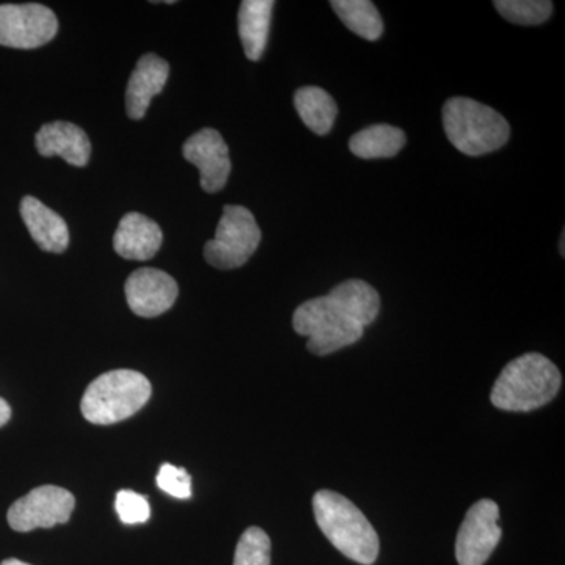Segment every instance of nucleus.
I'll list each match as a JSON object with an SVG mask.
<instances>
[{
    "instance_id": "obj_1",
    "label": "nucleus",
    "mask_w": 565,
    "mask_h": 565,
    "mask_svg": "<svg viewBox=\"0 0 565 565\" xmlns=\"http://www.w3.org/2000/svg\"><path fill=\"white\" fill-rule=\"evenodd\" d=\"M381 311V297L363 280H348L297 308L292 327L308 338V351L323 356L362 340Z\"/></svg>"
},
{
    "instance_id": "obj_2",
    "label": "nucleus",
    "mask_w": 565,
    "mask_h": 565,
    "mask_svg": "<svg viewBox=\"0 0 565 565\" xmlns=\"http://www.w3.org/2000/svg\"><path fill=\"white\" fill-rule=\"evenodd\" d=\"M563 377L552 360L526 353L512 360L494 382L490 401L505 412H531L552 403Z\"/></svg>"
},
{
    "instance_id": "obj_3",
    "label": "nucleus",
    "mask_w": 565,
    "mask_h": 565,
    "mask_svg": "<svg viewBox=\"0 0 565 565\" xmlns=\"http://www.w3.org/2000/svg\"><path fill=\"white\" fill-rule=\"evenodd\" d=\"M313 511L318 526L338 552L359 564L375 563L381 550L379 535L351 500L332 490H321L315 494Z\"/></svg>"
},
{
    "instance_id": "obj_4",
    "label": "nucleus",
    "mask_w": 565,
    "mask_h": 565,
    "mask_svg": "<svg viewBox=\"0 0 565 565\" xmlns=\"http://www.w3.org/2000/svg\"><path fill=\"white\" fill-rule=\"evenodd\" d=\"M444 128L455 148L471 158L500 150L511 137V126L503 115L462 96L446 102Z\"/></svg>"
},
{
    "instance_id": "obj_5",
    "label": "nucleus",
    "mask_w": 565,
    "mask_h": 565,
    "mask_svg": "<svg viewBox=\"0 0 565 565\" xmlns=\"http://www.w3.org/2000/svg\"><path fill=\"white\" fill-rule=\"evenodd\" d=\"M151 397V384L132 370H115L99 375L82 397L81 411L93 424L120 423L136 415Z\"/></svg>"
},
{
    "instance_id": "obj_6",
    "label": "nucleus",
    "mask_w": 565,
    "mask_h": 565,
    "mask_svg": "<svg viewBox=\"0 0 565 565\" xmlns=\"http://www.w3.org/2000/svg\"><path fill=\"white\" fill-rule=\"evenodd\" d=\"M262 243V230L255 215L244 206L223 207L214 239L204 245V259L222 270L243 267Z\"/></svg>"
},
{
    "instance_id": "obj_7",
    "label": "nucleus",
    "mask_w": 565,
    "mask_h": 565,
    "mask_svg": "<svg viewBox=\"0 0 565 565\" xmlns=\"http://www.w3.org/2000/svg\"><path fill=\"white\" fill-rule=\"evenodd\" d=\"M58 21L54 11L40 3L0 6V46L36 50L55 39Z\"/></svg>"
},
{
    "instance_id": "obj_8",
    "label": "nucleus",
    "mask_w": 565,
    "mask_h": 565,
    "mask_svg": "<svg viewBox=\"0 0 565 565\" xmlns=\"http://www.w3.org/2000/svg\"><path fill=\"white\" fill-rule=\"evenodd\" d=\"M73 493L57 486H41L11 505L9 525L18 533H29L36 527H52L66 523L73 514Z\"/></svg>"
},
{
    "instance_id": "obj_9",
    "label": "nucleus",
    "mask_w": 565,
    "mask_h": 565,
    "mask_svg": "<svg viewBox=\"0 0 565 565\" xmlns=\"http://www.w3.org/2000/svg\"><path fill=\"white\" fill-rule=\"evenodd\" d=\"M500 508L492 500H481L468 509L456 541L459 565H484L500 544Z\"/></svg>"
},
{
    "instance_id": "obj_10",
    "label": "nucleus",
    "mask_w": 565,
    "mask_h": 565,
    "mask_svg": "<svg viewBox=\"0 0 565 565\" xmlns=\"http://www.w3.org/2000/svg\"><path fill=\"white\" fill-rule=\"evenodd\" d=\"M185 161L200 170L203 191L215 193L225 188L232 173L228 145L215 129H202L185 140L182 147Z\"/></svg>"
},
{
    "instance_id": "obj_11",
    "label": "nucleus",
    "mask_w": 565,
    "mask_h": 565,
    "mask_svg": "<svg viewBox=\"0 0 565 565\" xmlns=\"http://www.w3.org/2000/svg\"><path fill=\"white\" fill-rule=\"evenodd\" d=\"M125 291L134 313L140 318H156L173 307L180 289L172 275L145 267L129 275Z\"/></svg>"
},
{
    "instance_id": "obj_12",
    "label": "nucleus",
    "mask_w": 565,
    "mask_h": 565,
    "mask_svg": "<svg viewBox=\"0 0 565 565\" xmlns=\"http://www.w3.org/2000/svg\"><path fill=\"white\" fill-rule=\"evenodd\" d=\"M35 145L44 158L61 156L74 167H85L90 161V140L87 134L73 122H47L36 132Z\"/></svg>"
},
{
    "instance_id": "obj_13",
    "label": "nucleus",
    "mask_w": 565,
    "mask_h": 565,
    "mask_svg": "<svg viewBox=\"0 0 565 565\" xmlns=\"http://www.w3.org/2000/svg\"><path fill=\"white\" fill-rule=\"evenodd\" d=\"M170 66L156 54H147L137 62L126 90V111L132 120H141L151 99L162 92L169 81Z\"/></svg>"
},
{
    "instance_id": "obj_14",
    "label": "nucleus",
    "mask_w": 565,
    "mask_h": 565,
    "mask_svg": "<svg viewBox=\"0 0 565 565\" xmlns=\"http://www.w3.org/2000/svg\"><path fill=\"white\" fill-rule=\"evenodd\" d=\"M161 226L147 215L129 212L121 218L114 236V248L121 258L147 262L161 248Z\"/></svg>"
},
{
    "instance_id": "obj_15",
    "label": "nucleus",
    "mask_w": 565,
    "mask_h": 565,
    "mask_svg": "<svg viewBox=\"0 0 565 565\" xmlns=\"http://www.w3.org/2000/svg\"><path fill=\"white\" fill-rule=\"evenodd\" d=\"M21 217L36 245L44 252L62 253L68 248V225L57 212L35 196H24L21 202Z\"/></svg>"
},
{
    "instance_id": "obj_16",
    "label": "nucleus",
    "mask_w": 565,
    "mask_h": 565,
    "mask_svg": "<svg viewBox=\"0 0 565 565\" xmlns=\"http://www.w3.org/2000/svg\"><path fill=\"white\" fill-rule=\"evenodd\" d=\"M273 0H244L239 9V36L248 61L258 62L269 40Z\"/></svg>"
},
{
    "instance_id": "obj_17",
    "label": "nucleus",
    "mask_w": 565,
    "mask_h": 565,
    "mask_svg": "<svg viewBox=\"0 0 565 565\" xmlns=\"http://www.w3.org/2000/svg\"><path fill=\"white\" fill-rule=\"evenodd\" d=\"M405 141L407 137L403 129L392 125H373L353 134L349 148L356 158L388 159L403 150Z\"/></svg>"
},
{
    "instance_id": "obj_18",
    "label": "nucleus",
    "mask_w": 565,
    "mask_h": 565,
    "mask_svg": "<svg viewBox=\"0 0 565 565\" xmlns=\"http://www.w3.org/2000/svg\"><path fill=\"white\" fill-rule=\"evenodd\" d=\"M294 106L305 126L318 136L332 131L338 107L332 96L321 87H302L294 95Z\"/></svg>"
},
{
    "instance_id": "obj_19",
    "label": "nucleus",
    "mask_w": 565,
    "mask_h": 565,
    "mask_svg": "<svg viewBox=\"0 0 565 565\" xmlns=\"http://www.w3.org/2000/svg\"><path fill=\"white\" fill-rule=\"evenodd\" d=\"M332 9L345 28L367 41H377L384 33V20L370 0H333Z\"/></svg>"
},
{
    "instance_id": "obj_20",
    "label": "nucleus",
    "mask_w": 565,
    "mask_h": 565,
    "mask_svg": "<svg viewBox=\"0 0 565 565\" xmlns=\"http://www.w3.org/2000/svg\"><path fill=\"white\" fill-rule=\"evenodd\" d=\"M493 6L505 21L516 25L544 24L553 13L550 0H497Z\"/></svg>"
},
{
    "instance_id": "obj_21",
    "label": "nucleus",
    "mask_w": 565,
    "mask_h": 565,
    "mask_svg": "<svg viewBox=\"0 0 565 565\" xmlns=\"http://www.w3.org/2000/svg\"><path fill=\"white\" fill-rule=\"evenodd\" d=\"M270 539L262 527L252 526L241 535L234 565H270Z\"/></svg>"
},
{
    "instance_id": "obj_22",
    "label": "nucleus",
    "mask_w": 565,
    "mask_h": 565,
    "mask_svg": "<svg viewBox=\"0 0 565 565\" xmlns=\"http://www.w3.org/2000/svg\"><path fill=\"white\" fill-rule=\"evenodd\" d=\"M115 509L125 525H139L150 520L151 508L147 497L132 492V490H120L115 498Z\"/></svg>"
},
{
    "instance_id": "obj_23",
    "label": "nucleus",
    "mask_w": 565,
    "mask_h": 565,
    "mask_svg": "<svg viewBox=\"0 0 565 565\" xmlns=\"http://www.w3.org/2000/svg\"><path fill=\"white\" fill-rule=\"evenodd\" d=\"M159 489L178 500H189L192 497V478L184 468L163 463L156 478Z\"/></svg>"
},
{
    "instance_id": "obj_24",
    "label": "nucleus",
    "mask_w": 565,
    "mask_h": 565,
    "mask_svg": "<svg viewBox=\"0 0 565 565\" xmlns=\"http://www.w3.org/2000/svg\"><path fill=\"white\" fill-rule=\"evenodd\" d=\"M11 418V408L9 403L6 399L0 397V427L6 426L7 423L10 422Z\"/></svg>"
},
{
    "instance_id": "obj_25",
    "label": "nucleus",
    "mask_w": 565,
    "mask_h": 565,
    "mask_svg": "<svg viewBox=\"0 0 565 565\" xmlns=\"http://www.w3.org/2000/svg\"><path fill=\"white\" fill-rule=\"evenodd\" d=\"M0 565H31V564L22 563V561H20V559H7V561H3V563Z\"/></svg>"
},
{
    "instance_id": "obj_26",
    "label": "nucleus",
    "mask_w": 565,
    "mask_h": 565,
    "mask_svg": "<svg viewBox=\"0 0 565 565\" xmlns=\"http://www.w3.org/2000/svg\"><path fill=\"white\" fill-rule=\"evenodd\" d=\"M564 237H565V234H563V237H561V253H563V255H564Z\"/></svg>"
}]
</instances>
